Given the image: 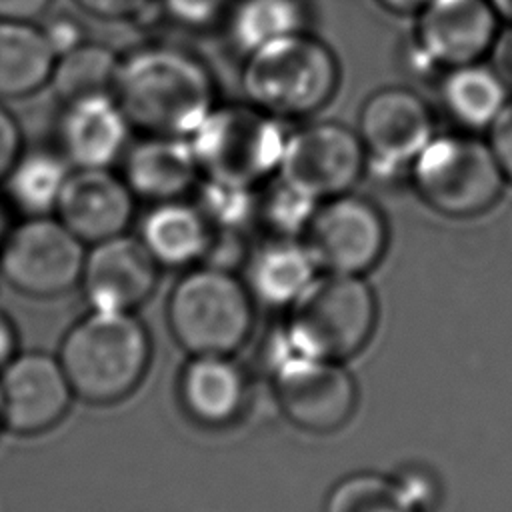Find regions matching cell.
<instances>
[{"mask_svg": "<svg viewBox=\"0 0 512 512\" xmlns=\"http://www.w3.org/2000/svg\"><path fill=\"white\" fill-rule=\"evenodd\" d=\"M342 68L328 42L298 30L244 56L240 86L250 104L270 116L304 120L326 108L338 92Z\"/></svg>", "mask_w": 512, "mask_h": 512, "instance_id": "cell-2", "label": "cell"}, {"mask_svg": "<svg viewBox=\"0 0 512 512\" xmlns=\"http://www.w3.org/2000/svg\"><path fill=\"white\" fill-rule=\"evenodd\" d=\"M252 190L254 188H240L204 178L200 202L196 206L212 228L220 226L232 230L256 216V194Z\"/></svg>", "mask_w": 512, "mask_h": 512, "instance_id": "cell-29", "label": "cell"}, {"mask_svg": "<svg viewBox=\"0 0 512 512\" xmlns=\"http://www.w3.org/2000/svg\"><path fill=\"white\" fill-rule=\"evenodd\" d=\"M368 166L356 128L336 120L306 122L286 134L276 176L322 202L352 192Z\"/></svg>", "mask_w": 512, "mask_h": 512, "instance_id": "cell-8", "label": "cell"}, {"mask_svg": "<svg viewBox=\"0 0 512 512\" xmlns=\"http://www.w3.org/2000/svg\"><path fill=\"white\" fill-rule=\"evenodd\" d=\"M290 306L288 346L316 358L340 362L354 356L376 326V296L358 274L314 276Z\"/></svg>", "mask_w": 512, "mask_h": 512, "instance_id": "cell-5", "label": "cell"}, {"mask_svg": "<svg viewBox=\"0 0 512 512\" xmlns=\"http://www.w3.org/2000/svg\"><path fill=\"white\" fill-rule=\"evenodd\" d=\"M168 18L186 28H208L224 22L234 0H160Z\"/></svg>", "mask_w": 512, "mask_h": 512, "instance_id": "cell-30", "label": "cell"}, {"mask_svg": "<svg viewBox=\"0 0 512 512\" xmlns=\"http://www.w3.org/2000/svg\"><path fill=\"white\" fill-rule=\"evenodd\" d=\"M130 130L112 94L66 102L58 118L60 154L74 168H110L128 148Z\"/></svg>", "mask_w": 512, "mask_h": 512, "instance_id": "cell-17", "label": "cell"}, {"mask_svg": "<svg viewBox=\"0 0 512 512\" xmlns=\"http://www.w3.org/2000/svg\"><path fill=\"white\" fill-rule=\"evenodd\" d=\"M274 392L286 418L314 434L342 428L358 398L354 378L340 362L294 350L278 358Z\"/></svg>", "mask_w": 512, "mask_h": 512, "instance_id": "cell-11", "label": "cell"}, {"mask_svg": "<svg viewBox=\"0 0 512 512\" xmlns=\"http://www.w3.org/2000/svg\"><path fill=\"white\" fill-rule=\"evenodd\" d=\"M288 130L250 102L216 104L188 136L200 176L256 188L276 174Z\"/></svg>", "mask_w": 512, "mask_h": 512, "instance_id": "cell-4", "label": "cell"}, {"mask_svg": "<svg viewBox=\"0 0 512 512\" xmlns=\"http://www.w3.org/2000/svg\"><path fill=\"white\" fill-rule=\"evenodd\" d=\"M180 396L198 422L228 424L246 402V376L230 354H198L182 370Z\"/></svg>", "mask_w": 512, "mask_h": 512, "instance_id": "cell-19", "label": "cell"}, {"mask_svg": "<svg viewBox=\"0 0 512 512\" xmlns=\"http://www.w3.org/2000/svg\"><path fill=\"white\" fill-rule=\"evenodd\" d=\"M68 174V162L62 154L50 150L22 152L4 178L8 198L30 216H46L56 208Z\"/></svg>", "mask_w": 512, "mask_h": 512, "instance_id": "cell-27", "label": "cell"}, {"mask_svg": "<svg viewBox=\"0 0 512 512\" xmlns=\"http://www.w3.org/2000/svg\"><path fill=\"white\" fill-rule=\"evenodd\" d=\"M416 478L358 472L342 478L328 494L324 512H418L424 494Z\"/></svg>", "mask_w": 512, "mask_h": 512, "instance_id": "cell-24", "label": "cell"}, {"mask_svg": "<svg viewBox=\"0 0 512 512\" xmlns=\"http://www.w3.org/2000/svg\"><path fill=\"white\" fill-rule=\"evenodd\" d=\"M428 0H376L380 8L396 16H414Z\"/></svg>", "mask_w": 512, "mask_h": 512, "instance_id": "cell-38", "label": "cell"}, {"mask_svg": "<svg viewBox=\"0 0 512 512\" xmlns=\"http://www.w3.org/2000/svg\"><path fill=\"white\" fill-rule=\"evenodd\" d=\"M408 174L416 194L432 210L452 218L486 212L506 186L488 142L472 132L434 134Z\"/></svg>", "mask_w": 512, "mask_h": 512, "instance_id": "cell-6", "label": "cell"}, {"mask_svg": "<svg viewBox=\"0 0 512 512\" xmlns=\"http://www.w3.org/2000/svg\"><path fill=\"white\" fill-rule=\"evenodd\" d=\"M356 132L368 164L386 172L410 168L436 134L434 112L426 98L408 86H380L362 100Z\"/></svg>", "mask_w": 512, "mask_h": 512, "instance_id": "cell-12", "label": "cell"}, {"mask_svg": "<svg viewBox=\"0 0 512 512\" xmlns=\"http://www.w3.org/2000/svg\"><path fill=\"white\" fill-rule=\"evenodd\" d=\"M84 258L82 240L58 218L32 216L4 238L0 270L16 290L50 298L80 280Z\"/></svg>", "mask_w": 512, "mask_h": 512, "instance_id": "cell-10", "label": "cell"}, {"mask_svg": "<svg viewBox=\"0 0 512 512\" xmlns=\"http://www.w3.org/2000/svg\"><path fill=\"white\" fill-rule=\"evenodd\" d=\"M490 0H428L414 14L412 42L434 68L488 60L502 30Z\"/></svg>", "mask_w": 512, "mask_h": 512, "instance_id": "cell-13", "label": "cell"}, {"mask_svg": "<svg viewBox=\"0 0 512 512\" xmlns=\"http://www.w3.org/2000/svg\"><path fill=\"white\" fill-rule=\"evenodd\" d=\"M22 154V130L14 114L0 104V180Z\"/></svg>", "mask_w": 512, "mask_h": 512, "instance_id": "cell-32", "label": "cell"}, {"mask_svg": "<svg viewBox=\"0 0 512 512\" xmlns=\"http://www.w3.org/2000/svg\"><path fill=\"white\" fill-rule=\"evenodd\" d=\"M302 236L318 270L362 276L380 262L388 226L372 200L346 192L318 202Z\"/></svg>", "mask_w": 512, "mask_h": 512, "instance_id": "cell-9", "label": "cell"}, {"mask_svg": "<svg viewBox=\"0 0 512 512\" xmlns=\"http://www.w3.org/2000/svg\"><path fill=\"white\" fill-rule=\"evenodd\" d=\"M158 262L140 238L124 234L96 242L84 258L82 286L94 310L132 312L154 290Z\"/></svg>", "mask_w": 512, "mask_h": 512, "instance_id": "cell-15", "label": "cell"}, {"mask_svg": "<svg viewBox=\"0 0 512 512\" xmlns=\"http://www.w3.org/2000/svg\"><path fill=\"white\" fill-rule=\"evenodd\" d=\"M74 392L60 360L28 352L0 372V422L16 434H40L56 426Z\"/></svg>", "mask_w": 512, "mask_h": 512, "instance_id": "cell-14", "label": "cell"}, {"mask_svg": "<svg viewBox=\"0 0 512 512\" xmlns=\"http://www.w3.org/2000/svg\"><path fill=\"white\" fill-rule=\"evenodd\" d=\"M52 0H0V18L32 22L48 10Z\"/></svg>", "mask_w": 512, "mask_h": 512, "instance_id": "cell-36", "label": "cell"}, {"mask_svg": "<svg viewBox=\"0 0 512 512\" xmlns=\"http://www.w3.org/2000/svg\"><path fill=\"white\" fill-rule=\"evenodd\" d=\"M78 8L100 20H128L140 14L150 0H74Z\"/></svg>", "mask_w": 512, "mask_h": 512, "instance_id": "cell-33", "label": "cell"}, {"mask_svg": "<svg viewBox=\"0 0 512 512\" xmlns=\"http://www.w3.org/2000/svg\"><path fill=\"white\" fill-rule=\"evenodd\" d=\"M316 270L304 242L276 236L250 258L248 288L268 306H286L304 292Z\"/></svg>", "mask_w": 512, "mask_h": 512, "instance_id": "cell-23", "label": "cell"}, {"mask_svg": "<svg viewBox=\"0 0 512 512\" xmlns=\"http://www.w3.org/2000/svg\"><path fill=\"white\" fill-rule=\"evenodd\" d=\"M318 202L296 192L278 176L268 184L266 192L256 196V214L276 232L278 238H294L304 234Z\"/></svg>", "mask_w": 512, "mask_h": 512, "instance_id": "cell-28", "label": "cell"}, {"mask_svg": "<svg viewBox=\"0 0 512 512\" xmlns=\"http://www.w3.org/2000/svg\"><path fill=\"white\" fill-rule=\"evenodd\" d=\"M58 220L82 242H102L126 230L134 194L110 168H74L56 202Z\"/></svg>", "mask_w": 512, "mask_h": 512, "instance_id": "cell-16", "label": "cell"}, {"mask_svg": "<svg viewBox=\"0 0 512 512\" xmlns=\"http://www.w3.org/2000/svg\"><path fill=\"white\" fill-rule=\"evenodd\" d=\"M212 224L196 204L154 202L140 224V240L158 266L184 268L212 250Z\"/></svg>", "mask_w": 512, "mask_h": 512, "instance_id": "cell-20", "label": "cell"}, {"mask_svg": "<svg viewBox=\"0 0 512 512\" xmlns=\"http://www.w3.org/2000/svg\"><path fill=\"white\" fill-rule=\"evenodd\" d=\"M484 134L506 182H512V96Z\"/></svg>", "mask_w": 512, "mask_h": 512, "instance_id": "cell-31", "label": "cell"}, {"mask_svg": "<svg viewBox=\"0 0 512 512\" xmlns=\"http://www.w3.org/2000/svg\"><path fill=\"white\" fill-rule=\"evenodd\" d=\"M250 290L224 268L184 274L168 300V324L176 342L192 356L232 354L252 330Z\"/></svg>", "mask_w": 512, "mask_h": 512, "instance_id": "cell-7", "label": "cell"}, {"mask_svg": "<svg viewBox=\"0 0 512 512\" xmlns=\"http://www.w3.org/2000/svg\"><path fill=\"white\" fill-rule=\"evenodd\" d=\"M16 354V332L4 312H0V372Z\"/></svg>", "mask_w": 512, "mask_h": 512, "instance_id": "cell-37", "label": "cell"}, {"mask_svg": "<svg viewBox=\"0 0 512 512\" xmlns=\"http://www.w3.org/2000/svg\"><path fill=\"white\" fill-rule=\"evenodd\" d=\"M118 64L120 56L110 46L84 40L72 50L56 56L48 84L62 104L112 94Z\"/></svg>", "mask_w": 512, "mask_h": 512, "instance_id": "cell-25", "label": "cell"}, {"mask_svg": "<svg viewBox=\"0 0 512 512\" xmlns=\"http://www.w3.org/2000/svg\"><path fill=\"white\" fill-rule=\"evenodd\" d=\"M510 98V88L488 60L442 70L438 100L462 132H486Z\"/></svg>", "mask_w": 512, "mask_h": 512, "instance_id": "cell-21", "label": "cell"}, {"mask_svg": "<svg viewBox=\"0 0 512 512\" xmlns=\"http://www.w3.org/2000/svg\"><path fill=\"white\" fill-rule=\"evenodd\" d=\"M56 62L42 28L0 18V98H22L50 82Z\"/></svg>", "mask_w": 512, "mask_h": 512, "instance_id": "cell-22", "label": "cell"}, {"mask_svg": "<svg viewBox=\"0 0 512 512\" xmlns=\"http://www.w3.org/2000/svg\"><path fill=\"white\" fill-rule=\"evenodd\" d=\"M216 78L202 58L170 44L120 56L112 96L132 128L188 138L218 104Z\"/></svg>", "mask_w": 512, "mask_h": 512, "instance_id": "cell-1", "label": "cell"}, {"mask_svg": "<svg viewBox=\"0 0 512 512\" xmlns=\"http://www.w3.org/2000/svg\"><path fill=\"white\" fill-rule=\"evenodd\" d=\"M58 360L78 398L114 404L142 380L150 338L132 312L92 310L64 336Z\"/></svg>", "mask_w": 512, "mask_h": 512, "instance_id": "cell-3", "label": "cell"}, {"mask_svg": "<svg viewBox=\"0 0 512 512\" xmlns=\"http://www.w3.org/2000/svg\"><path fill=\"white\" fill-rule=\"evenodd\" d=\"M488 64L498 72L512 92V26H502L488 54Z\"/></svg>", "mask_w": 512, "mask_h": 512, "instance_id": "cell-35", "label": "cell"}, {"mask_svg": "<svg viewBox=\"0 0 512 512\" xmlns=\"http://www.w3.org/2000/svg\"><path fill=\"white\" fill-rule=\"evenodd\" d=\"M494 12L504 26H512V0H490Z\"/></svg>", "mask_w": 512, "mask_h": 512, "instance_id": "cell-39", "label": "cell"}, {"mask_svg": "<svg viewBox=\"0 0 512 512\" xmlns=\"http://www.w3.org/2000/svg\"><path fill=\"white\" fill-rule=\"evenodd\" d=\"M52 50L56 52V56L72 50L74 46H78L80 42H84V30L80 26L78 20H74L72 16H56L50 18V22L42 28Z\"/></svg>", "mask_w": 512, "mask_h": 512, "instance_id": "cell-34", "label": "cell"}, {"mask_svg": "<svg viewBox=\"0 0 512 512\" xmlns=\"http://www.w3.org/2000/svg\"><path fill=\"white\" fill-rule=\"evenodd\" d=\"M224 24L232 46L246 56L274 38L306 30V10L302 0H234Z\"/></svg>", "mask_w": 512, "mask_h": 512, "instance_id": "cell-26", "label": "cell"}, {"mask_svg": "<svg viewBox=\"0 0 512 512\" xmlns=\"http://www.w3.org/2000/svg\"><path fill=\"white\" fill-rule=\"evenodd\" d=\"M6 222H8V218H6V206L0 202V242H4V238L8 236V232H6Z\"/></svg>", "mask_w": 512, "mask_h": 512, "instance_id": "cell-40", "label": "cell"}, {"mask_svg": "<svg viewBox=\"0 0 512 512\" xmlns=\"http://www.w3.org/2000/svg\"><path fill=\"white\" fill-rule=\"evenodd\" d=\"M122 178L134 196L164 202L178 200L202 176L188 138L144 134L124 150Z\"/></svg>", "mask_w": 512, "mask_h": 512, "instance_id": "cell-18", "label": "cell"}]
</instances>
